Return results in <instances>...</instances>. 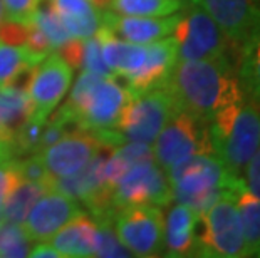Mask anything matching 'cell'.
Here are the masks:
<instances>
[{"instance_id":"1","label":"cell","mask_w":260,"mask_h":258,"mask_svg":"<svg viewBox=\"0 0 260 258\" xmlns=\"http://www.w3.org/2000/svg\"><path fill=\"white\" fill-rule=\"evenodd\" d=\"M165 87L176 109L205 123H210L226 106L243 99L230 57L176 60Z\"/></svg>"},{"instance_id":"2","label":"cell","mask_w":260,"mask_h":258,"mask_svg":"<svg viewBox=\"0 0 260 258\" xmlns=\"http://www.w3.org/2000/svg\"><path fill=\"white\" fill-rule=\"evenodd\" d=\"M210 146L225 169L242 178L245 166L260 146V107L248 99H240L208 123Z\"/></svg>"},{"instance_id":"3","label":"cell","mask_w":260,"mask_h":258,"mask_svg":"<svg viewBox=\"0 0 260 258\" xmlns=\"http://www.w3.org/2000/svg\"><path fill=\"white\" fill-rule=\"evenodd\" d=\"M167 178L173 200L202 215L237 176L226 171L217 156L195 155L170 168Z\"/></svg>"},{"instance_id":"4","label":"cell","mask_w":260,"mask_h":258,"mask_svg":"<svg viewBox=\"0 0 260 258\" xmlns=\"http://www.w3.org/2000/svg\"><path fill=\"white\" fill-rule=\"evenodd\" d=\"M175 109V102L165 86L131 96L114 129L101 138V141L114 148L123 142H141L151 146Z\"/></svg>"},{"instance_id":"5","label":"cell","mask_w":260,"mask_h":258,"mask_svg":"<svg viewBox=\"0 0 260 258\" xmlns=\"http://www.w3.org/2000/svg\"><path fill=\"white\" fill-rule=\"evenodd\" d=\"M195 256H247L240 216L229 188L200 215Z\"/></svg>"},{"instance_id":"6","label":"cell","mask_w":260,"mask_h":258,"mask_svg":"<svg viewBox=\"0 0 260 258\" xmlns=\"http://www.w3.org/2000/svg\"><path fill=\"white\" fill-rule=\"evenodd\" d=\"M173 196L167 173L159 168L154 156H148L126 166L111 185L113 213L131 205L168 206Z\"/></svg>"},{"instance_id":"7","label":"cell","mask_w":260,"mask_h":258,"mask_svg":"<svg viewBox=\"0 0 260 258\" xmlns=\"http://www.w3.org/2000/svg\"><path fill=\"white\" fill-rule=\"evenodd\" d=\"M171 35L176 41V60L230 57V42L200 4L181 9L180 20Z\"/></svg>"},{"instance_id":"8","label":"cell","mask_w":260,"mask_h":258,"mask_svg":"<svg viewBox=\"0 0 260 258\" xmlns=\"http://www.w3.org/2000/svg\"><path fill=\"white\" fill-rule=\"evenodd\" d=\"M151 150L154 159L165 173L190 156L213 155L210 146L208 123L175 109L151 144Z\"/></svg>"},{"instance_id":"9","label":"cell","mask_w":260,"mask_h":258,"mask_svg":"<svg viewBox=\"0 0 260 258\" xmlns=\"http://www.w3.org/2000/svg\"><path fill=\"white\" fill-rule=\"evenodd\" d=\"M116 237L133 256H159L165 250V216L159 206L131 205L114 210Z\"/></svg>"},{"instance_id":"10","label":"cell","mask_w":260,"mask_h":258,"mask_svg":"<svg viewBox=\"0 0 260 258\" xmlns=\"http://www.w3.org/2000/svg\"><path fill=\"white\" fill-rule=\"evenodd\" d=\"M129 99L131 92L119 78H101L77 114V128L104 138L114 129Z\"/></svg>"},{"instance_id":"11","label":"cell","mask_w":260,"mask_h":258,"mask_svg":"<svg viewBox=\"0 0 260 258\" xmlns=\"http://www.w3.org/2000/svg\"><path fill=\"white\" fill-rule=\"evenodd\" d=\"M103 144L104 142L92 133L79 128L77 131H69L56 142L32 155L39 158L49 176L60 178L81 171L98 155Z\"/></svg>"},{"instance_id":"12","label":"cell","mask_w":260,"mask_h":258,"mask_svg":"<svg viewBox=\"0 0 260 258\" xmlns=\"http://www.w3.org/2000/svg\"><path fill=\"white\" fill-rule=\"evenodd\" d=\"M71 81H73V67L60 57L59 52H51L44 57L32 76L29 84L30 101H32V118L39 121H47V118L56 111L68 94Z\"/></svg>"},{"instance_id":"13","label":"cell","mask_w":260,"mask_h":258,"mask_svg":"<svg viewBox=\"0 0 260 258\" xmlns=\"http://www.w3.org/2000/svg\"><path fill=\"white\" fill-rule=\"evenodd\" d=\"M82 210L77 200L56 190H47L30 208L20 225L30 241H47Z\"/></svg>"},{"instance_id":"14","label":"cell","mask_w":260,"mask_h":258,"mask_svg":"<svg viewBox=\"0 0 260 258\" xmlns=\"http://www.w3.org/2000/svg\"><path fill=\"white\" fill-rule=\"evenodd\" d=\"M232 47L239 49L260 15V0H200Z\"/></svg>"},{"instance_id":"15","label":"cell","mask_w":260,"mask_h":258,"mask_svg":"<svg viewBox=\"0 0 260 258\" xmlns=\"http://www.w3.org/2000/svg\"><path fill=\"white\" fill-rule=\"evenodd\" d=\"M180 12L167 17H135L103 10V25L118 39L133 44H151L173 34L180 20Z\"/></svg>"},{"instance_id":"16","label":"cell","mask_w":260,"mask_h":258,"mask_svg":"<svg viewBox=\"0 0 260 258\" xmlns=\"http://www.w3.org/2000/svg\"><path fill=\"white\" fill-rule=\"evenodd\" d=\"M176 64V41L173 35L156 42L146 44V57L140 70L123 81L131 96L141 94L149 89H156L167 84L171 70Z\"/></svg>"},{"instance_id":"17","label":"cell","mask_w":260,"mask_h":258,"mask_svg":"<svg viewBox=\"0 0 260 258\" xmlns=\"http://www.w3.org/2000/svg\"><path fill=\"white\" fill-rule=\"evenodd\" d=\"M200 213L183 203L170 208L165 218V250L167 256H195L197 230Z\"/></svg>"},{"instance_id":"18","label":"cell","mask_w":260,"mask_h":258,"mask_svg":"<svg viewBox=\"0 0 260 258\" xmlns=\"http://www.w3.org/2000/svg\"><path fill=\"white\" fill-rule=\"evenodd\" d=\"M98 39L101 44V54L104 62L113 70L116 78L128 81L133 78L145 62L146 44H133L123 39H118L108 29L98 30Z\"/></svg>"},{"instance_id":"19","label":"cell","mask_w":260,"mask_h":258,"mask_svg":"<svg viewBox=\"0 0 260 258\" xmlns=\"http://www.w3.org/2000/svg\"><path fill=\"white\" fill-rule=\"evenodd\" d=\"M96 218L81 211L51 238L62 256H94L96 253Z\"/></svg>"},{"instance_id":"20","label":"cell","mask_w":260,"mask_h":258,"mask_svg":"<svg viewBox=\"0 0 260 258\" xmlns=\"http://www.w3.org/2000/svg\"><path fill=\"white\" fill-rule=\"evenodd\" d=\"M66 27L71 39L86 41L98 34L103 25V10L91 0H49Z\"/></svg>"},{"instance_id":"21","label":"cell","mask_w":260,"mask_h":258,"mask_svg":"<svg viewBox=\"0 0 260 258\" xmlns=\"http://www.w3.org/2000/svg\"><path fill=\"white\" fill-rule=\"evenodd\" d=\"M32 111L34 107L25 89L12 84L0 86V139L10 151L20 128L32 118Z\"/></svg>"},{"instance_id":"22","label":"cell","mask_w":260,"mask_h":258,"mask_svg":"<svg viewBox=\"0 0 260 258\" xmlns=\"http://www.w3.org/2000/svg\"><path fill=\"white\" fill-rule=\"evenodd\" d=\"M230 195L239 211L243 241L247 256H258L260 253V198L248 191L242 178H235L230 185Z\"/></svg>"},{"instance_id":"23","label":"cell","mask_w":260,"mask_h":258,"mask_svg":"<svg viewBox=\"0 0 260 258\" xmlns=\"http://www.w3.org/2000/svg\"><path fill=\"white\" fill-rule=\"evenodd\" d=\"M239 78L243 97L260 107V15L248 32L247 39L239 47Z\"/></svg>"},{"instance_id":"24","label":"cell","mask_w":260,"mask_h":258,"mask_svg":"<svg viewBox=\"0 0 260 258\" xmlns=\"http://www.w3.org/2000/svg\"><path fill=\"white\" fill-rule=\"evenodd\" d=\"M47 191V186L37 181L20 179L10 191L4 208V223L22 225L29 215L30 208Z\"/></svg>"},{"instance_id":"25","label":"cell","mask_w":260,"mask_h":258,"mask_svg":"<svg viewBox=\"0 0 260 258\" xmlns=\"http://www.w3.org/2000/svg\"><path fill=\"white\" fill-rule=\"evenodd\" d=\"M44 57L27 46H15L0 41V86L9 84L22 70L34 67Z\"/></svg>"},{"instance_id":"26","label":"cell","mask_w":260,"mask_h":258,"mask_svg":"<svg viewBox=\"0 0 260 258\" xmlns=\"http://www.w3.org/2000/svg\"><path fill=\"white\" fill-rule=\"evenodd\" d=\"M111 12L135 17H167L183 9L180 0H111Z\"/></svg>"},{"instance_id":"27","label":"cell","mask_w":260,"mask_h":258,"mask_svg":"<svg viewBox=\"0 0 260 258\" xmlns=\"http://www.w3.org/2000/svg\"><path fill=\"white\" fill-rule=\"evenodd\" d=\"M32 24H36L39 29L42 30V34L47 37V41L51 42L54 52H59L66 44L71 41V35L68 34L66 27L60 22L56 10L52 9V5L49 0H39V5L36 9V14L32 15Z\"/></svg>"},{"instance_id":"28","label":"cell","mask_w":260,"mask_h":258,"mask_svg":"<svg viewBox=\"0 0 260 258\" xmlns=\"http://www.w3.org/2000/svg\"><path fill=\"white\" fill-rule=\"evenodd\" d=\"M96 253L94 256H133L131 251L116 237L111 218H96Z\"/></svg>"},{"instance_id":"29","label":"cell","mask_w":260,"mask_h":258,"mask_svg":"<svg viewBox=\"0 0 260 258\" xmlns=\"http://www.w3.org/2000/svg\"><path fill=\"white\" fill-rule=\"evenodd\" d=\"M30 240L17 223H4L0 228V256H29Z\"/></svg>"},{"instance_id":"30","label":"cell","mask_w":260,"mask_h":258,"mask_svg":"<svg viewBox=\"0 0 260 258\" xmlns=\"http://www.w3.org/2000/svg\"><path fill=\"white\" fill-rule=\"evenodd\" d=\"M79 67L82 70H89V72L101 76V78H116L113 70L108 67V64L103 59L101 44H99L98 34L91 37V39L82 41V56Z\"/></svg>"},{"instance_id":"31","label":"cell","mask_w":260,"mask_h":258,"mask_svg":"<svg viewBox=\"0 0 260 258\" xmlns=\"http://www.w3.org/2000/svg\"><path fill=\"white\" fill-rule=\"evenodd\" d=\"M20 179L22 178L19 174V168H17V161H15V158L0 161V227L4 225L5 201H7L10 191L14 190V186L17 185Z\"/></svg>"},{"instance_id":"32","label":"cell","mask_w":260,"mask_h":258,"mask_svg":"<svg viewBox=\"0 0 260 258\" xmlns=\"http://www.w3.org/2000/svg\"><path fill=\"white\" fill-rule=\"evenodd\" d=\"M5 19L27 24L32 20V15L36 14L39 0H2Z\"/></svg>"},{"instance_id":"33","label":"cell","mask_w":260,"mask_h":258,"mask_svg":"<svg viewBox=\"0 0 260 258\" xmlns=\"http://www.w3.org/2000/svg\"><path fill=\"white\" fill-rule=\"evenodd\" d=\"M242 181L250 193H253L260 198V146L257 148V151L253 153V156L250 158V161H248L245 169H243Z\"/></svg>"},{"instance_id":"34","label":"cell","mask_w":260,"mask_h":258,"mask_svg":"<svg viewBox=\"0 0 260 258\" xmlns=\"http://www.w3.org/2000/svg\"><path fill=\"white\" fill-rule=\"evenodd\" d=\"M29 256L32 258H62V255L54 248L52 243H39L32 246L29 251Z\"/></svg>"},{"instance_id":"35","label":"cell","mask_w":260,"mask_h":258,"mask_svg":"<svg viewBox=\"0 0 260 258\" xmlns=\"http://www.w3.org/2000/svg\"><path fill=\"white\" fill-rule=\"evenodd\" d=\"M10 158H12V151H10L9 146L0 139V161H4V159H10Z\"/></svg>"},{"instance_id":"36","label":"cell","mask_w":260,"mask_h":258,"mask_svg":"<svg viewBox=\"0 0 260 258\" xmlns=\"http://www.w3.org/2000/svg\"><path fill=\"white\" fill-rule=\"evenodd\" d=\"M5 20V10H4V4L2 0H0V25H2V22Z\"/></svg>"},{"instance_id":"37","label":"cell","mask_w":260,"mask_h":258,"mask_svg":"<svg viewBox=\"0 0 260 258\" xmlns=\"http://www.w3.org/2000/svg\"><path fill=\"white\" fill-rule=\"evenodd\" d=\"M181 4H183V7L186 5H193V4H200V0H180Z\"/></svg>"},{"instance_id":"38","label":"cell","mask_w":260,"mask_h":258,"mask_svg":"<svg viewBox=\"0 0 260 258\" xmlns=\"http://www.w3.org/2000/svg\"><path fill=\"white\" fill-rule=\"evenodd\" d=\"M258 256H260V253H258Z\"/></svg>"},{"instance_id":"39","label":"cell","mask_w":260,"mask_h":258,"mask_svg":"<svg viewBox=\"0 0 260 258\" xmlns=\"http://www.w3.org/2000/svg\"><path fill=\"white\" fill-rule=\"evenodd\" d=\"M0 228H2V227H0Z\"/></svg>"}]
</instances>
